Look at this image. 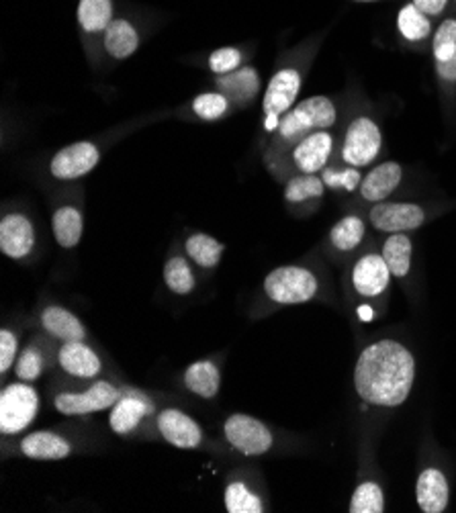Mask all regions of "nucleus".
Wrapping results in <instances>:
<instances>
[{"label": "nucleus", "instance_id": "nucleus-20", "mask_svg": "<svg viewBox=\"0 0 456 513\" xmlns=\"http://www.w3.org/2000/svg\"><path fill=\"white\" fill-rule=\"evenodd\" d=\"M39 327L58 344L62 341H76L88 340V332L83 321H80L70 309L62 305H45L39 311Z\"/></svg>", "mask_w": 456, "mask_h": 513}, {"label": "nucleus", "instance_id": "nucleus-3", "mask_svg": "<svg viewBox=\"0 0 456 513\" xmlns=\"http://www.w3.org/2000/svg\"><path fill=\"white\" fill-rule=\"evenodd\" d=\"M338 119V108L333 100L328 97H309L305 100H299L289 113L283 115L278 125L270 135V146L264 154V160L276 158L301 141L308 135L316 132H325V129L333 127Z\"/></svg>", "mask_w": 456, "mask_h": 513}, {"label": "nucleus", "instance_id": "nucleus-8", "mask_svg": "<svg viewBox=\"0 0 456 513\" xmlns=\"http://www.w3.org/2000/svg\"><path fill=\"white\" fill-rule=\"evenodd\" d=\"M391 280L393 275L380 252H366L354 260L348 270V286L352 295L364 303H374V301L387 297L391 289Z\"/></svg>", "mask_w": 456, "mask_h": 513}, {"label": "nucleus", "instance_id": "nucleus-39", "mask_svg": "<svg viewBox=\"0 0 456 513\" xmlns=\"http://www.w3.org/2000/svg\"><path fill=\"white\" fill-rule=\"evenodd\" d=\"M19 333L11 327H3L0 330V374L6 376L9 371L15 368V362L19 358Z\"/></svg>", "mask_w": 456, "mask_h": 513}, {"label": "nucleus", "instance_id": "nucleus-34", "mask_svg": "<svg viewBox=\"0 0 456 513\" xmlns=\"http://www.w3.org/2000/svg\"><path fill=\"white\" fill-rule=\"evenodd\" d=\"M190 108H193L196 119L220 121L223 117H228V115L231 113V108H234V105H231V100L223 92L211 91V92L196 94Z\"/></svg>", "mask_w": 456, "mask_h": 513}, {"label": "nucleus", "instance_id": "nucleus-5", "mask_svg": "<svg viewBox=\"0 0 456 513\" xmlns=\"http://www.w3.org/2000/svg\"><path fill=\"white\" fill-rule=\"evenodd\" d=\"M39 391L33 382L15 381L3 387L0 393V434L12 437L23 434L39 413Z\"/></svg>", "mask_w": 456, "mask_h": 513}, {"label": "nucleus", "instance_id": "nucleus-31", "mask_svg": "<svg viewBox=\"0 0 456 513\" xmlns=\"http://www.w3.org/2000/svg\"><path fill=\"white\" fill-rule=\"evenodd\" d=\"M366 223L358 215H346L330 231V245L336 254H350L363 244Z\"/></svg>", "mask_w": 456, "mask_h": 513}, {"label": "nucleus", "instance_id": "nucleus-1", "mask_svg": "<svg viewBox=\"0 0 456 513\" xmlns=\"http://www.w3.org/2000/svg\"><path fill=\"white\" fill-rule=\"evenodd\" d=\"M415 382V358L397 340H377L360 352L354 366V389L374 407H399L410 399Z\"/></svg>", "mask_w": 456, "mask_h": 513}, {"label": "nucleus", "instance_id": "nucleus-6", "mask_svg": "<svg viewBox=\"0 0 456 513\" xmlns=\"http://www.w3.org/2000/svg\"><path fill=\"white\" fill-rule=\"evenodd\" d=\"M124 393L125 387L115 385L111 381H91V385H86L84 389L58 391L53 395V409L70 417L100 413L111 409Z\"/></svg>", "mask_w": 456, "mask_h": 513}, {"label": "nucleus", "instance_id": "nucleus-24", "mask_svg": "<svg viewBox=\"0 0 456 513\" xmlns=\"http://www.w3.org/2000/svg\"><path fill=\"white\" fill-rule=\"evenodd\" d=\"M52 234L60 248H76L84 234L83 209L74 203H64L56 207L52 215Z\"/></svg>", "mask_w": 456, "mask_h": 513}, {"label": "nucleus", "instance_id": "nucleus-12", "mask_svg": "<svg viewBox=\"0 0 456 513\" xmlns=\"http://www.w3.org/2000/svg\"><path fill=\"white\" fill-rule=\"evenodd\" d=\"M100 162V148L94 141H76L64 146L50 160V174L60 182L78 180L91 174Z\"/></svg>", "mask_w": 456, "mask_h": 513}, {"label": "nucleus", "instance_id": "nucleus-18", "mask_svg": "<svg viewBox=\"0 0 456 513\" xmlns=\"http://www.w3.org/2000/svg\"><path fill=\"white\" fill-rule=\"evenodd\" d=\"M19 453L29 461H64L74 454V442L62 432L39 429L21 437Z\"/></svg>", "mask_w": 456, "mask_h": 513}, {"label": "nucleus", "instance_id": "nucleus-10", "mask_svg": "<svg viewBox=\"0 0 456 513\" xmlns=\"http://www.w3.org/2000/svg\"><path fill=\"white\" fill-rule=\"evenodd\" d=\"M383 148V133L371 117H354L346 127L342 141V162L354 168H364L377 160Z\"/></svg>", "mask_w": 456, "mask_h": 513}, {"label": "nucleus", "instance_id": "nucleus-22", "mask_svg": "<svg viewBox=\"0 0 456 513\" xmlns=\"http://www.w3.org/2000/svg\"><path fill=\"white\" fill-rule=\"evenodd\" d=\"M223 505L229 513H264L267 503L242 473H231L223 485Z\"/></svg>", "mask_w": 456, "mask_h": 513}, {"label": "nucleus", "instance_id": "nucleus-28", "mask_svg": "<svg viewBox=\"0 0 456 513\" xmlns=\"http://www.w3.org/2000/svg\"><path fill=\"white\" fill-rule=\"evenodd\" d=\"M185 252L190 262L199 266V269L213 270L217 269V264L221 262L223 252H226V244H221L220 239H215L213 236L195 231V234H190L187 237Z\"/></svg>", "mask_w": 456, "mask_h": 513}, {"label": "nucleus", "instance_id": "nucleus-33", "mask_svg": "<svg viewBox=\"0 0 456 513\" xmlns=\"http://www.w3.org/2000/svg\"><path fill=\"white\" fill-rule=\"evenodd\" d=\"M397 29L405 41L418 44V41H424L432 36V20L426 12H421L418 6L410 3L399 11Z\"/></svg>", "mask_w": 456, "mask_h": 513}, {"label": "nucleus", "instance_id": "nucleus-35", "mask_svg": "<svg viewBox=\"0 0 456 513\" xmlns=\"http://www.w3.org/2000/svg\"><path fill=\"white\" fill-rule=\"evenodd\" d=\"M350 513H383L385 511V493L377 481H363L354 489Z\"/></svg>", "mask_w": 456, "mask_h": 513}, {"label": "nucleus", "instance_id": "nucleus-13", "mask_svg": "<svg viewBox=\"0 0 456 513\" xmlns=\"http://www.w3.org/2000/svg\"><path fill=\"white\" fill-rule=\"evenodd\" d=\"M149 417H156V405L148 395L127 389L108 413V428L117 436H132L144 426Z\"/></svg>", "mask_w": 456, "mask_h": 513}, {"label": "nucleus", "instance_id": "nucleus-30", "mask_svg": "<svg viewBox=\"0 0 456 513\" xmlns=\"http://www.w3.org/2000/svg\"><path fill=\"white\" fill-rule=\"evenodd\" d=\"M325 193V184L317 174H295L284 180V201L289 207H303V204L319 201Z\"/></svg>", "mask_w": 456, "mask_h": 513}, {"label": "nucleus", "instance_id": "nucleus-14", "mask_svg": "<svg viewBox=\"0 0 456 513\" xmlns=\"http://www.w3.org/2000/svg\"><path fill=\"white\" fill-rule=\"evenodd\" d=\"M371 225L380 234H405L424 225L426 211L415 203H374L369 211Z\"/></svg>", "mask_w": 456, "mask_h": 513}, {"label": "nucleus", "instance_id": "nucleus-29", "mask_svg": "<svg viewBox=\"0 0 456 513\" xmlns=\"http://www.w3.org/2000/svg\"><path fill=\"white\" fill-rule=\"evenodd\" d=\"M387 266H389L393 278L405 280L412 270L413 244L407 234H391L387 236L383 248H380Z\"/></svg>", "mask_w": 456, "mask_h": 513}, {"label": "nucleus", "instance_id": "nucleus-19", "mask_svg": "<svg viewBox=\"0 0 456 513\" xmlns=\"http://www.w3.org/2000/svg\"><path fill=\"white\" fill-rule=\"evenodd\" d=\"M215 88L226 94L236 108H244L256 100L262 78L254 66H242L236 72L215 76Z\"/></svg>", "mask_w": 456, "mask_h": 513}, {"label": "nucleus", "instance_id": "nucleus-42", "mask_svg": "<svg viewBox=\"0 0 456 513\" xmlns=\"http://www.w3.org/2000/svg\"><path fill=\"white\" fill-rule=\"evenodd\" d=\"M356 3H374V0H356Z\"/></svg>", "mask_w": 456, "mask_h": 513}, {"label": "nucleus", "instance_id": "nucleus-15", "mask_svg": "<svg viewBox=\"0 0 456 513\" xmlns=\"http://www.w3.org/2000/svg\"><path fill=\"white\" fill-rule=\"evenodd\" d=\"M37 234L31 217L19 211L6 213L0 219V252L15 262H25L36 252Z\"/></svg>", "mask_w": 456, "mask_h": 513}, {"label": "nucleus", "instance_id": "nucleus-25", "mask_svg": "<svg viewBox=\"0 0 456 513\" xmlns=\"http://www.w3.org/2000/svg\"><path fill=\"white\" fill-rule=\"evenodd\" d=\"M100 39H103L107 56L117 61L132 58L133 53L140 50L141 44L138 27H135L129 19H115Z\"/></svg>", "mask_w": 456, "mask_h": 513}, {"label": "nucleus", "instance_id": "nucleus-36", "mask_svg": "<svg viewBox=\"0 0 456 513\" xmlns=\"http://www.w3.org/2000/svg\"><path fill=\"white\" fill-rule=\"evenodd\" d=\"M322 180L325 184V188L330 190H346V193H352V190L360 188V182H363V174H360V168H354L346 164L344 168L338 166H325L322 170Z\"/></svg>", "mask_w": 456, "mask_h": 513}, {"label": "nucleus", "instance_id": "nucleus-27", "mask_svg": "<svg viewBox=\"0 0 456 513\" xmlns=\"http://www.w3.org/2000/svg\"><path fill=\"white\" fill-rule=\"evenodd\" d=\"M76 20L84 36L103 37L108 25L115 20V3L113 0H80Z\"/></svg>", "mask_w": 456, "mask_h": 513}, {"label": "nucleus", "instance_id": "nucleus-41", "mask_svg": "<svg viewBox=\"0 0 456 513\" xmlns=\"http://www.w3.org/2000/svg\"><path fill=\"white\" fill-rule=\"evenodd\" d=\"M421 12H426L428 17H438L444 12L448 0H412Z\"/></svg>", "mask_w": 456, "mask_h": 513}, {"label": "nucleus", "instance_id": "nucleus-32", "mask_svg": "<svg viewBox=\"0 0 456 513\" xmlns=\"http://www.w3.org/2000/svg\"><path fill=\"white\" fill-rule=\"evenodd\" d=\"M164 285L170 293L179 297H187L196 289V277L193 266H190L188 256L174 254L166 260L164 264Z\"/></svg>", "mask_w": 456, "mask_h": 513}, {"label": "nucleus", "instance_id": "nucleus-37", "mask_svg": "<svg viewBox=\"0 0 456 513\" xmlns=\"http://www.w3.org/2000/svg\"><path fill=\"white\" fill-rule=\"evenodd\" d=\"M242 66H244V52L240 47H220V50H215L207 60L209 72H213L215 76L231 74Z\"/></svg>", "mask_w": 456, "mask_h": 513}, {"label": "nucleus", "instance_id": "nucleus-26", "mask_svg": "<svg viewBox=\"0 0 456 513\" xmlns=\"http://www.w3.org/2000/svg\"><path fill=\"white\" fill-rule=\"evenodd\" d=\"M182 382L190 393L201 397V399H215L221 389V371L211 358L196 360L187 366Z\"/></svg>", "mask_w": 456, "mask_h": 513}, {"label": "nucleus", "instance_id": "nucleus-9", "mask_svg": "<svg viewBox=\"0 0 456 513\" xmlns=\"http://www.w3.org/2000/svg\"><path fill=\"white\" fill-rule=\"evenodd\" d=\"M221 432L229 448L248 458L267 454L275 446V434L267 423L248 413H231L223 421Z\"/></svg>", "mask_w": 456, "mask_h": 513}, {"label": "nucleus", "instance_id": "nucleus-21", "mask_svg": "<svg viewBox=\"0 0 456 513\" xmlns=\"http://www.w3.org/2000/svg\"><path fill=\"white\" fill-rule=\"evenodd\" d=\"M415 501H418V508L424 513L446 511L448 501H451V487H448V478L440 469L430 467L418 475Z\"/></svg>", "mask_w": 456, "mask_h": 513}, {"label": "nucleus", "instance_id": "nucleus-11", "mask_svg": "<svg viewBox=\"0 0 456 513\" xmlns=\"http://www.w3.org/2000/svg\"><path fill=\"white\" fill-rule=\"evenodd\" d=\"M156 432L170 446L179 450H207V437L199 421L179 407L160 409L154 417Z\"/></svg>", "mask_w": 456, "mask_h": 513}, {"label": "nucleus", "instance_id": "nucleus-40", "mask_svg": "<svg viewBox=\"0 0 456 513\" xmlns=\"http://www.w3.org/2000/svg\"><path fill=\"white\" fill-rule=\"evenodd\" d=\"M436 74L442 82H456V52L451 58L436 61Z\"/></svg>", "mask_w": 456, "mask_h": 513}, {"label": "nucleus", "instance_id": "nucleus-4", "mask_svg": "<svg viewBox=\"0 0 456 513\" xmlns=\"http://www.w3.org/2000/svg\"><path fill=\"white\" fill-rule=\"evenodd\" d=\"M333 152V135L325 132H316L295 143L289 152L276 158L264 160L272 176L287 180L295 174H319L328 166Z\"/></svg>", "mask_w": 456, "mask_h": 513}, {"label": "nucleus", "instance_id": "nucleus-23", "mask_svg": "<svg viewBox=\"0 0 456 513\" xmlns=\"http://www.w3.org/2000/svg\"><path fill=\"white\" fill-rule=\"evenodd\" d=\"M404 178V168L397 162H383L379 166H374L369 174L363 178L360 182V196L369 203H380L385 198H389L395 188L401 184Z\"/></svg>", "mask_w": 456, "mask_h": 513}, {"label": "nucleus", "instance_id": "nucleus-17", "mask_svg": "<svg viewBox=\"0 0 456 513\" xmlns=\"http://www.w3.org/2000/svg\"><path fill=\"white\" fill-rule=\"evenodd\" d=\"M58 341L52 340L47 333H39L33 336L19 352V358L15 362L12 373L19 381L36 382L50 371L53 362L58 358Z\"/></svg>", "mask_w": 456, "mask_h": 513}, {"label": "nucleus", "instance_id": "nucleus-2", "mask_svg": "<svg viewBox=\"0 0 456 513\" xmlns=\"http://www.w3.org/2000/svg\"><path fill=\"white\" fill-rule=\"evenodd\" d=\"M322 293V280L305 264H284L270 270L262 283L260 301L252 309V317L270 316L278 307L303 305L316 301Z\"/></svg>", "mask_w": 456, "mask_h": 513}, {"label": "nucleus", "instance_id": "nucleus-16", "mask_svg": "<svg viewBox=\"0 0 456 513\" xmlns=\"http://www.w3.org/2000/svg\"><path fill=\"white\" fill-rule=\"evenodd\" d=\"M56 365L66 376L76 381H94L103 373V360L99 352L84 340L58 344Z\"/></svg>", "mask_w": 456, "mask_h": 513}, {"label": "nucleus", "instance_id": "nucleus-38", "mask_svg": "<svg viewBox=\"0 0 456 513\" xmlns=\"http://www.w3.org/2000/svg\"><path fill=\"white\" fill-rule=\"evenodd\" d=\"M434 61H442L451 58L456 52V19L442 20L438 31L432 36Z\"/></svg>", "mask_w": 456, "mask_h": 513}, {"label": "nucleus", "instance_id": "nucleus-7", "mask_svg": "<svg viewBox=\"0 0 456 513\" xmlns=\"http://www.w3.org/2000/svg\"><path fill=\"white\" fill-rule=\"evenodd\" d=\"M303 86V72L297 66H284L275 72L270 78L267 91L262 99V113H264V132H275L278 121L283 119L284 113H289L297 105L299 92Z\"/></svg>", "mask_w": 456, "mask_h": 513}]
</instances>
